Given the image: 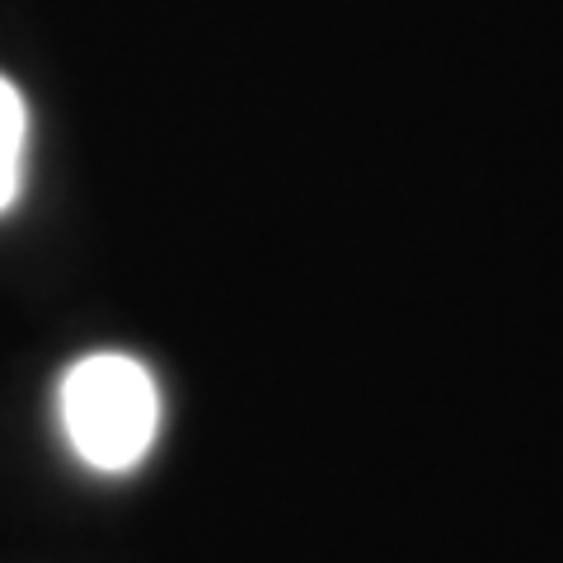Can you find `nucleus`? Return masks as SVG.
I'll use <instances>...</instances> for the list:
<instances>
[{
  "label": "nucleus",
  "instance_id": "nucleus-2",
  "mask_svg": "<svg viewBox=\"0 0 563 563\" xmlns=\"http://www.w3.org/2000/svg\"><path fill=\"white\" fill-rule=\"evenodd\" d=\"M24 141H29V109L24 95L0 76V211L20 198L24 174Z\"/></svg>",
  "mask_w": 563,
  "mask_h": 563
},
{
  "label": "nucleus",
  "instance_id": "nucleus-1",
  "mask_svg": "<svg viewBox=\"0 0 563 563\" xmlns=\"http://www.w3.org/2000/svg\"><path fill=\"white\" fill-rule=\"evenodd\" d=\"M62 422L85 465L118 474L151 451L161 428V395L136 357L95 352L62 380Z\"/></svg>",
  "mask_w": 563,
  "mask_h": 563
}]
</instances>
